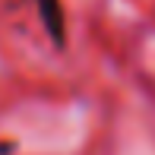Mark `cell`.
Segmentation results:
<instances>
[{
  "label": "cell",
  "mask_w": 155,
  "mask_h": 155,
  "mask_svg": "<svg viewBox=\"0 0 155 155\" xmlns=\"http://www.w3.org/2000/svg\"><path fill=\"white\" fill-rule=\"evenodd\" d=\"M35 3H38V13L45 19V29L51 32V38L57 45H63V13H60L57 0H35Z\"/></svg>",
  "instance_id": "6da1fadb"
}]
</instances>
